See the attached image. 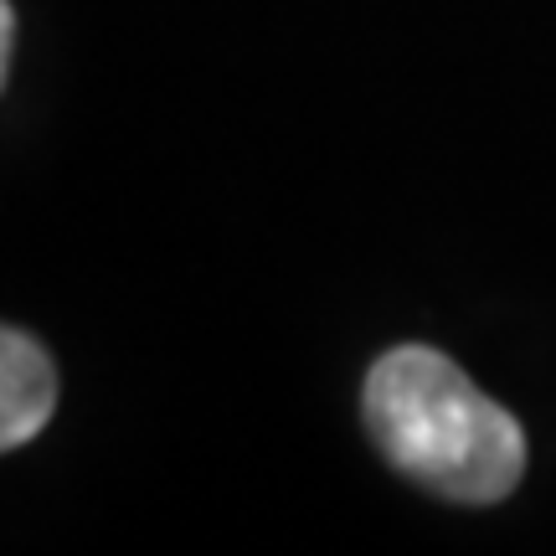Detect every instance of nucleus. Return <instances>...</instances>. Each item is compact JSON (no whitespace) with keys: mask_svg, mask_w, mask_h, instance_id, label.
<instances>
[{"mask_svg":"<svg viewBox=\"0 0 556 556\" xmlns=\"http://www.w3.org/2000/svg\"><path fill=\"white\" fill-rule=\"evenodd\" d=\"M361 417L381 458L454 505H495L526 475L516 413L484 397L443 351L397 345L366 371Z\"/></svg>","mask_w":556,"mask_h":556,"instance_id":"f257e3e1","label":"nucleus"},{"mask_svg":"<svg viewBox=\"0 0 556 556\" xmlns=\"http://www.w3.org/2000/svg\"><path fill=\"white\" fill-rule=\"evenodd\" d=\"M58 407V366L26 330L0 336V443L21 448L47 428Z\"/></svg>","mask_w":556,"mask_h":556,"instance_id":"f03ea898","label":"nucleus"},{"mask_svg":"<svg viewBox=\"0 0 556 556\" xmlns=\"http://www.w3.org/2000/svg\"><path fill=\"white\" fill-rule=\"evenodd\" d=\"M11 52H16V11L5 0L0 5V67H11Z\"/></svg>","mask_w":556,"mask_h":556,"instance_id":"7ed1b4c3","label":"nucleus"}]
</instances>
